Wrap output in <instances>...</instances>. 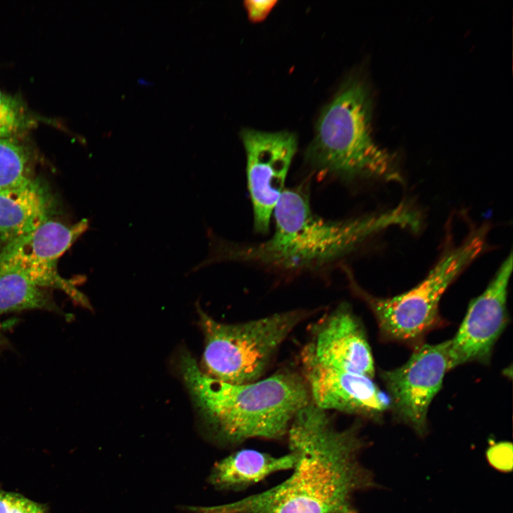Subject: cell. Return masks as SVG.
<instances>
[{
  "instance_id": "7",
  "label": "cell",
  "mask_w": 513,
  "mask_h": 513,
  "mask_svg": "<svg viewBox=\"0 0 513 513\" xmlns=\"http://www.w3.org/2000/svg\"><path fill=\"white\" fill-rule=\"evenodd\" d=\"M88 220L73 224L48 219L31 232L0 247V268L16 272L34 284L66 293L74 301L88 306L86 297L57 269L61 256L87 230Z\"/></svg>"
},
{
  "instance_id": "8",
  "label": "cell",
  "mask_w": 513,
  "mask_h": 513,
  "mask_svg": "<svg viewBox=\"0 0 513 513\" xmlns=\"http://www.w3.org/2000/svg\"><path fill=\"white\" fill-rule=\"evenodd\" d=\"M449 368V341L423 344L393 370L380 371L395 418L420 436L428 431L429 407Z\"/></svg>"
},
{
  "instance_id": "14",
  "label": "cell",
  "mask_w": 513,
  "mask_h": 513,
  "mask_svg": "<svg viewBox=\"0 0 513 513\" xmlns=\"http://www.w3.org/2000/svg\"><path fill=\"white\" fill-rule=\"evenodd\" d=\"M296 461L297 456L291 451L276 457L256 450L244 449L217 462L208 480L216 489L239 491L274 473L292 470Z\"/></svg>"
},
{
  "instance_id": "11",
  "label": "cell",
  "mask_w": 513,
  "mask_h": 513,
  "mask_svg": "<svg viewBox=\"0 0 513 513\" xmlns=\"http://www.w3.org/2000/svg\"><path fill=\"white\" fill-rule=\"evenodd\" d=\"M301 375L317 407L375 420L390 409L388 398L372 378L321 364L307 345L301 353Z\"/></svg>"
},
{
  "instance_id": "13",
  "label": "cell",
  "mask_w": 513,
  "mask_h": 513,
  "mask_svg": "<svg viewBox=\"0 0 513 513\" xmlns=\"http://www.w3.org/2000/svg\"><path fill=\"white\" fill-rule=\"evenodd\" d=\"M53 201L47 188L33 177L0 191V247L51 219Z\"/></svg>"
},
{
  "instance_id": "2",
  "label": "cell",
  "mask_w": 513,
  "mask_h": 513,
  "mask_svg": "<svg viewBox=\"0 0 513 513\" xmlns=\"http://www.w3.org/2000/svg\"><path fill=\"white\" fill-rule=\"evenodd\" d=\"M275 231L266 242L238 245L207 232L209 254L204 268L226 261H252L285 270L314 269L348 254L371 236L391 227L417 230L418 212L410 205L342 221L316 215L301 187L284 190L274 210Z\"/></svg>"
},
{
  "instance_id": "16",
  "label": "cell",
  "mask_w": 513,
  "mask_h": 513,
  "mask_svg": "<svg viewBox=\"0 0 513 513\" xmlns=\"http://www.w3.org/2000/svg\"><path fill=\"white\" fill-rule=\"evenodd\" d=\"M33 165L24 145L14 138H0V191L32 179Z\"/></svg>"
},
{
  "instance_id": "18",
  "label": "cell",
  "mask_w": 513,
  "mask_h": 513,
  "mask_svg": "<svg viewBox=\"0 0 513 513\" xmlns=\"http://www.w3.org/2000/svg\"><path fill=\"white\" fill-rule=\"evenodd\" d=\"M0 513H50L48 507L14 492L0 487Z\"/></svg>"
},
{
  "instance_id": "1",
  "label": "cell",
  "mask_w": 513,
  "mask_h": 513,
  "mask_svg": "<svg viewBox=\"0 0 513 513\" xmlns=\"http://www.w3.org/2000/svg\"><path fill=\"white\" fill-rule=\"evenodd\" d=\"M358 430L337 429L327 411L311 400L287 432L289 451L297 456L289 477L237 502L195 507L194 513H358L354 494L376 487L359 461L365 442Z\"/></svg>"
},
{
  "instance_id": "9",
  "label": "cell",
  "mask_w": 513,
  "mask_h": 513,
  "mask_svg": "<svg viewBox=\"0 0 513 513\" xmlns=\"http://www.w3.org/2000/svg\"><path fill=\"white\" fill-rule=\"evenodd\" d=\"M247 158V177L256 232L266 234L283 192L297 150L295 135L244 128L240 132Z\"/></svg>"
},
{
  "instance_id": "19",
  "label": "cell",
  "mask_w": 513,
  "mask_h": 513,
  "mask_svg": "<svg viewBox=\"0 0 513 513\" xmlns=\"http://www.w3.org/2000/svg\"><path fill=\"white\" fill-rule=\"evenodd\" d=\"M276 3V0H247L244 2L248 17L253 22L264 20Z\"/></svg>"
},
{
  "instance_id": "15",
  "label": "cell",
  "mask_w": 513,
  "mask_h": 513,
  "mask_svg": "<svg viewBox=\"0 0 513 513\" xmlns=\"http://www.w3.org/2000/svg\"><path fill=\"white\" fill-rule=\"evenodd\" d=\"M35 309L53 311L58 306L47 289L16 272L0 268V316Z\"/></svg>"
},
{
  "instance_id": "6",
  "label": "cell",
  "mask_w": 513,
  "mask_h": 513,
  "mask_svg": "<svg viewBox=\"0 0 513 513\" xmlns=\"http://www.w3.org/2000/svg\"><path fill=\"white\" fill-rule=\"evenodd\" d=\"M486 236L485 227L471 234L462 244L446 253L419 284L400 295L390 298L372 296L362 289L346 270L350 286L370 309L383 337L398 341H415L436 324L443 294L482 252Z\"/></svg>"
},
{
  "instance_id": "4",
  "label": "cell",
  "mask_w": 513,
  "mask_h": 513,
  "mask_svg": "<svg viewBox=\"0 0 513 513\" xmlns=\"http://www.w3.org/2000/svg\"><path fill=\"white\" fill-rule=\"evenodd\" d=\"M371 99L365 83L351 78L323 109L306 160L315 170L349 180H401L390 155L370 135Z\"/></svg>"
},
{
  "instance_id": "12",
  "label": "cell",
  "mask_w": 513,
  "mask_h": 513,
  "mask_svg": "<svg viewBox=\"0 0 513 513\" xmlns=\"http://www.w3.org/2000/svg\"><path fill=\"white\" fill-rule=\"evenodd\" d=\"M307 346L323 366L374 376L373 357L364 330L346 304L325 317Z\"/></svg>"
},
{
  "instance_id": "3",
  "label": "cell",
  "mask_w": 513,
  "mask_h": 513,
  "mask_svg": "<svg viewBox=\"0 0 513 513\" xmlns=\"http://www.w3.org/2000/svg\"><path fill=\"white\" fill-rule=\"evenodd\" d=\"M180 369L205 425L228 445L286 436L296 413L311 401L304 378L292 370L252 383H228L205 375L187 351L180 355Z\"/></svg>"
},
{
  "instance_id": "10",
  "label": "cell",
  "mask_w": 513,
  "mask_h": 513,
  "mask_svg": "<svg viewBox=\"0 0 513 513\" xmlns=\"http://www.w3.org/2000/svg\"><path fill=\"white\" fill-rule=\"evenodd\" d=\"M512 264L510 253L485 290L470 303L455 336L448 341L450 370L489 358L507 320V299Z\"/></svg>"
},
{
  "instance_id": "17",
  "label": "cell",
  "mask_w": 513,
  "mask_h": 513,
  "mask_svg": "<svg viewBox=\"0 0 513 513\" xmlns=\"http://www.w3.org/2000/svg\"><path fill=\"white\" fill-rule=\"evenodd\" d=\"M23 104L0 90V138H13L29 125Z\"/></svg>"
},
{
  "instance_id": "5",
  "label": "cell",
  "mask_w": 513,
  "mask_h": 513,
  "mask_svg": "<svg viewBox=\"0 0 513 513\" xmlns=\"http://www.w3.org/2000/svg\"><path fill=\"white\" fill-rule=\"evenodd\" d=\"M204 336L200 370L232 384L254 382L264 375L289 333L310 312L295 309L239 323L215 321L198 309Z\"/></svg>"
}]
</instances>
